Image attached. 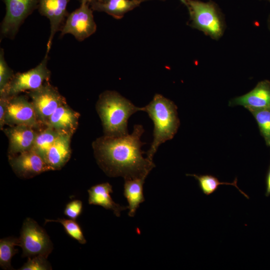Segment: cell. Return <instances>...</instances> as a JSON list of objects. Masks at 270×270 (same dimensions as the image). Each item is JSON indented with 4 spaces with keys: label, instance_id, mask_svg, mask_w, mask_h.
I'll list each match as a JSON object with an SVG mask.
<instances>
[{
    "label": "cell",
    "instance_id": "6da1fadb",
    "mask_svg": "<svg viewBox=\"0 0 270 270\" xmlns=\"http://www.w3.org/2000/svg\"><path fill=\"white\" fill-rule=\"evenodd\" d=\"M144 130L136 124L132 132L122 136H104L94 143L98 163L111 176H122L124 180L146 178L155 166L152 160L143 156L140 137Z\"/></svg>",
    "mask_w": 270,
    "mask_h": 270
},
{
    "label": "cell",
    "instance_id": "7a4b0ae2",
    "mask_svg": "<svg viewBox=\"0 0 270 270\" xmlns=\"http://www.w3.org/2000/svg\"><path fill=\"white\" fill-rule=\"evenodd\" d=\"M106 136H122L128 134L129 118L142 107L135 106L130 100L115 91L106 90L99 96L96 105Z\"/></svg>",
    "mask_w": 270,
    "mask_h": 270
},
{
    "label": "cell",
    "instance_id": "3957f363",
    "mask_svg": "<svg viewBox=\"0 0 270 270\" xmlns=\"http://www.w3.org/2000/svg\"><path fill=\"white\" fill-rule=\"evenodd\" d=\"M142 111L148 113L154 124V140L146 152L147 158L152 160L159 146L172 140L177 132L180 125L177 106L171 100L156 94L148 104L142 107Z\"/></svg>",
    "mask_w": 270,
    "mask_h": 270
},
{
    "label": "cell",
    "instance_id": "277c9868",
    "mask_svg": "<svg viewBox=\"0 0 270 270\" xmlns=\"http://www.w3.org/2000/svg\"><path fill=\"white\" fill-rule=\"evenodd\" d=\"M183 4L188 8L192 27L215 40L222 36L225 24L222 14L214 2L184 0Z\"/></svg>",
    "mask_w": 270,
    "mask_h": 270
},
{
    "label": "cell",
    "instance_id": "5b68a950",
    "mask_svg": "<svg viewBox=\"0 0 270 270\" xmlns=\"http://www.w3.org/2000/svg\"><path fill=\"white\" fill-rule=\"evenodd\" d=\"M48 54L46 53L43 60L35 68L14 74L4 90L0 92V96L11 97L24 91L34 90L48 82L51 72L47 66Z\"/></svg>",
    "mask_w": 270,
    "mask_h": 270
},
{
    "label": "cell",
    "instance_id": "8992f818",
    "mask_svg": "<svg viewBox=\"0 0 270 270\" xmlns=\"http://www.w3.org/2000/svg\"><path fill=\"white\" fill-rule=\"evenodd\" d=\"M22 256L32 257L42 255L46 258L53 246L46 232L34 220L28 218L24 222L18 238Z\"/></svg>",
    "mask_w": 270,
    "mask_h": 270
},
{
    "label": "cell",
    "instance_id": "52a82bcc",
    "mask_svg": "<svg viewBox=\"0 0 270 270\" xmlns=\"http://www.w3.org/2000/svg\"><path fill=\"white\" fill-rule=\"evenodd\" d=\"M6 14L0 27V38H14L25 20L38 8V0H2Z\"/></svg>",
    "mask_w": 270,
    "mask_h": 270
},
{
    "label": "cell",
    "instance_id": "ba28073f",
    "mask_svg": "<svg viewBox=\"0 0 270 270\" xmlns=\"http://www.w3.org/2000/svg\"><path fill=\"white\" fill-rule=\"evenodd\" d=\"M96 30L92 10L89 4L83 1L78 8L68 14L60 30V37L70 34L77 40L82 42Z\"/></svg>",
    "mask_w": 270,
    "mask_h": 270
},
{
    "label": "cell",
    "instance_id": "9c48e42d",
    "mask_svg": "<svg viewBox=\"0 0 270 270\" xmlns=\"http://www.w3.org/2000/svg\"><path fill=\"white\" fill-rule=\"evenodd\" d=\"M28 94L32 100L38 122L45 126L54 112L60 106L66 103L65 98L48 82H45L36 90L28 91Z\"/></svg>",
    "mask_w": 270,
    "mask_h": 270
},
{
    "label": "cell",
    "instance_id": "30bf717a",
    "mask_svg": "<svg viewBox=\"0 0 270 270\" xmlns=\"http://www.w3.org/2000/svg\"><path fill=\"white\" fill-rule=\"evenodd\" d=\"M5 116V124L10 126L25 125L34 128H38V122L32 102L23 96L8 97Z\"/></svg>",
    "mask_w": 270,
    "mask_h": 270
},
{
    "label": "cell",
    "instance_id": "8fae6325",
    "mask_svg": "<svg viewBox=\"0 0 270 270\" xmlns=\"http://www.w3.org/2000/svg\"><path fill=\"white\" fill-rule=\"evenodd\" d=\"M70 0H38V10L40 14L50 22V34L46 45V53H49L54 38L60 31L68 15L66 8Z\"/></svg>",
    "mask_w": 270,
    "mask_h": 270
},
{
    "label": "cell",
    "instance_id": "7c38bea8",
    "mask_svg": "<svg viewBox=\"0 0 270 270\" xmlns=\"http://www.w3.org/2000/svg\"><path fill=\"white\" fill-rule=\"evenodd\" d=\"M9 161L14 172L22 178H30L52 170L44 158L32 149L10 156Z\"/></svg>",
    "mask_w": 270,
    "mask_h": 270
},
{
    "label": "cell",
    "instance_id": "4fadbf2b",
    "mask_svg": "<svg viewBox=\"0 0 270 270\" xmlns=\"http://www.w3.org/2000/svg\"><path fill=\"white\" fill-rule=\"evenodd\" d=\"M242 106L249 111L270 109V82L264 80L247 94L230 100L228 106Z\"/></svg>",
    "mask_w": 270,
    "mask_h": 270
},
{
    "label": "cell",
    "instance_id": "5bb4252c",
    "mask_svg": "<svg viewBox=\"0 0 270 270\" xmlns=\"http://www.w3.org/2000/svg\"><path fill=\"white\" fill-rule=\"evenodd\" d=\"M34 129L25 125L11 126L4 129V132L9 140V152L11 156L32 148L38 133Z\"/></svg>",
    "mask_w": 270,
    "mask_h": 270
},
{
    "label": "cell",
    "instance_id": "9a60e30c",
    "mask_svg": "<svg viewBox=\"0 0 270 270\" xmlns=\"http://www.w3.org/2000/svg\"><path fill=\"white\" fill-rule=\"evenodd\" d=\"M80 114L66 103L60 106L49 118L46 126L62 134L72 135L76 131Z\"/></svg>",
    "mask_w": 270,
    "mask_h": 270
},
{
    "label": "cell",
    "instance_id": "2e32d148",
    "mask_svg": "<svg viewBox=\"0 0 270 270\" xmlns=\"http://www.w3.org/2000/svg\"><path fill=\"white\" fill-rule=\"evenodd\" d=\"M72 136L67 134H60L48 150L45 161L52 170L62 168L68 161L71 154Z\"/></svg>",
    "mask_w": 270,
    "mask_h": 270
},
{
    "label": "cell",
    "instance_id": "e0dca14e",
    "mask_svg": "<svg viewBox=\"0 0 270 270\" xmlns=\"http://www.w3.org/2000/svg\"><path fill=\"white\" fill-rule=\"evenodd\" d=\"M112 185L108 182L98 184L92 186L88 190V203L98 205L107 210H112L114 214L120 216L121 211L128 207L122 206L116 203L112 198Z\"/></svg>",
    "mask_w": 270,
    "mask_h": 270
},
{
    "label": "cell",
    "instance_id": "ac0fdd59",
    "mask_svg": "<svg viewBox=\"0 0 270 270\" xmlns=\"http://www.w3.org/2000/svg\"><path fill=\"white\" fill-rule=\"evenodd\" d=\"M142 2V0H106L102 2H92L90 5L94 10L104 12L114 18L120 19Z\"/></svg>",
    "mask_w": 270,
    "mask_h": 270
},
{
    "label": "cell",
    "instance_id": "d6986e66",
    "mask_svg": "<svg viewBox=\"0 0 270 270\" xmlns=\"http://www.w3.org/2000/svg\"><path fill=\"white\" fill-rule=\"evenodd\" d=\"M146 178L126 179L124 194L128 204V215L134 216L140 204L144 201L143 185Z\"/></svg>",
    "mask_w": 270,
    "mask_h": 270
},
{
    "label": "cell",
    "instance_id": "ffe728a7",
    "mask_svg": "<svg viewBox=\"0 0 270 270\" xmlns=\"http://www.w3.org/2000/svg\"><path fill=\"white\" fill-rule=\"evenodd\" d=\"M186 176H193L198 181L200 189L206 195L209 196L214 193L220 185L226 184L234 186L246 198H249V196L238 186L236 178L233 182H220L216 177L211 174H186Z\"/></svg>",
    "mask_w": 270,
    "mask_h": 270
},
{
    "label": "cell",
    "instance_id": "44dd1931",
    "mask_svg": "<svg viewBox=\"0 0 270 270\" xmlns=\"http://www.w3.org/2000/svg\"><path fill=\"white\" fill-rule=\"evenodd\" d=\"M37 133L36 140L32 148L45 160L46 154L56 138L62 133L47 127Z\"/></svg>",
    "mask_w": 270,
    "mask_h": 270
},
{
    "label": "cell",
    "instance_id": "7402d4cb",
    "mask_svg": "<svg viewBox=\"0 0 270 270\" xmlns=\"http://www.w3.org/2000/svg\"><path fill=\"white\" fill-rule=\"evenodd\" d=\"M19 246L18 238L8 237L0 240V266L5 270H13L11 266V260L18 252L15 246Z\"/></svg>",
    "mask_w": 270,
    "mask_h": 270
},
{
    "label": "cell",
    "instance_id": "603a6c76",
    "mask_svg": "<svg viewBox=\"0 0 270 270\" xmlns=\"http://www.w3.org/2000/svg\"><path fill=\"white\" fill-rule=\"evenodd\" d=\"M254 116L266 144L270 147V109L250 111Z\"/></svg>",
    "mask_w": 270,
    "mask_h": 270
},
{
    "label": "cell",
    "instance_id": "cb8c5ba5",
    "mask_svg": "<svg viewBox=\"0 0 270 270\" xmlns=\"http://www.w3.org/2000/svg\"><path fill=\"white\" fill-rule=\"evenodd\" d=\"M48 222H58L60 223L66 234L80 244H85L86 240L84 238L82 230L79 224L72 219L58 218L57 220H45L44 224Z\"/></svg>",
    "mask_w": 270,
    "mask_h": 270
},
{
    "label": "cell",
    "instance_id": "d4e9b609",
    "mask_svg": "<svg viewBox=\"0 0 270 270\" xmlns=\"http://www.w3.org/2000/svg\"><path fill=\"white\" fill-rule=\"evenodd\" d=\"M50 264L47 258L38 255L28 257V261L20 268V270H52Z\"/></svg>",
    "mask_w": 270,
    "mask_h": 270
},
{
    "label": "cell",
    "instance_id": "484cf974",
    "mask_svg": "<svg viewBox=\"0 0 270 270\" xmlns=\"http://www.w3.org/2000/svg\"><path fill=\"white\" fill-rule=\"evenodd\" d=\"M13 70L8 64L3 48L0 50V92H2L14 76Z\"/></svg>",
    "mask_w": 270,
    "mask_h": 270
},
{
    "label": "cell",
    "instance_id": "4316f807",
    "mask_svg": "<svg viewBox=\"0 0 270 270\" xmlns=\"http://www.w3.org/2000/svg\"><path fill=\"white\" fill-rule=\"evenodd\" d=\"M82 211V202L79 200H76L67 204L64 210V214L68 218L76 220Z\"/></svg>",
    "mask_w": 270,
    "mask_h": 270
},
{
    "label": "cell",
    "instance_id": "83f0119b",
    "mask_svg": "<svg viewBox=\"0 0 270 270\" xmlns=\"http://www.w3.org/2000/svg\"><path fill=\"white\" fill-rule=\"evenodd\" d=\"M8 97L0 96V128L2 130L5 124V116L6 112Z\"/></svg>",
    "mask_w": 270,
    "mask_h": 270
},
{
    "label": "cell",
    "instance_id": "f1b7e54d",
    "mask_svg": "<svg viewBox=\"0 0 270 270\" xmlns=\"http://www.w3.org/2000/svg\"><path fill=\"white\" fill-rule=\"evenodd\" d=\"M266 191L265 196H270V164L266 178Z\"/></svg>",
    "mask_w": 270,
    "mask_h": 270
},
{
    "label": "cell",
    "instance_id": "f546056e",
    "mask_svg": "<svg viewBox=\"0 0 270 270\" xmlns=\"http://www.w3.org/2000/svg\"><path fill=\"white\" fill-rule=\"evenodd\" d=\"M79 0L80 2H86L87 3L90 4L91 2H104L106 1V0Z\"/></svg>",
    "mask_w": 270,
    "mask_h": 270
},
{
    "label": "cell",
    "instance_id": "4dcf8cb0",
    "mask_svg": "<svg viewBox=\"0 0 270 270\" xmlns=\"http://www.w3.org/2000/svg\"><path fill=\"white\" fill-rule=\"evenodd\" d=\"M268 27H269V28L270 29V16H269V18H268Z\"/></svg>",
    "mask_w": 270,
    "mask_h": 270
},
{
    "label": "cell",
    "instance_id": "1f68e13d",
    "mask_svg": "<svg viewBox=\"0 0 270 270\" xmlns=\"http://www.w3.org/2000/svg\"><path fill=\"white\" fill-rule=\"evenodd\" d=\"M142 2H145V1H148V0H142ZM182 3L184 1V0H180Z\"/></svg>",
    "mask_w": 270,
    "mask_h": 270
},
{
    "label": "cell",
    "instance_id": "d6a6232c",
    "mask_svg": "<svg viewBox=\"0 0 270 270\" xmlns=\"http://www.w3.org/2000/svg\"><path fill=\"white\" fill-rule=\"evenodd\" d=\"M266 0L270 2V0Z\"/></svg>",
    "mask_w": 270,
    "mask_h": 270
}]
</instances>
